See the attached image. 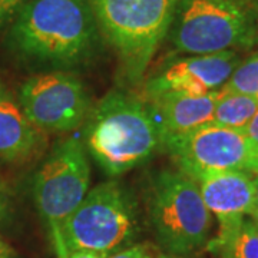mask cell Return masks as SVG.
<instances>
[{
	"instance_id": "1",
	"label": "cell",
	"mask_w": 258,
	"mask_h": 258,
	"mask_svg": "<svg viewBox=\"0 0 258 258\" xmlns=\"http://www.w3.org/2000/svg\"><path fill=\"white\" fill-rule=\"evenodd\" d=\"M101 36L91 0H29L6 43L26 63L68 72L96 53Z\"/></svg>"
},
{
	"instance_id": "2",
	"label": "cell",
	"mask_w": 258,
	"mask_h": 258,
	"mask_svg": "<svg viewBox=\"0 0 258 258\" xmlns=\"http://www.w3.org/2000/svg\"><path fill=\"white\" fill-rule=\"evenodd\" d=\"M85 148L112 176L145 164L161 148L147 102L123 91L106 93L86 119Z\"/></svg>"
},
{
	"instance_id": "3",
	"label": "cell",
	"mask_w": 258,
	"mask_h": 258,
	"mask_svg": "<svg viewBox=\"0 0 258 258\" xmlns=\"http://www.w3.org/2000/svg\"><path fill=\"white\" fill-rule=\"evenodd\" d=\"M169 40L184 55L248 50L258 43V0H179Z\"/></svg>"
},
{
	"instance_id": "4",
	"label": "cell",
	"mask_w": 258,
	"mask_h": 258,
	"mask_svg": "<svg viewBox=\"0 0 258 258\" xmlns=\"http://www.w3.org/2000/svg\"><path fill=\"white\" fill-rule=\"evenodd\" d=\"M101 35L111 45L131 82L142 79L169 33L179 0H91Z\"/></svg>"
},
{
	"instance_id": "5",
	"label": "cell",
	"mask_w": 258,
	"mask_h": 258,
	"mask_svg": "<svg viewBox=\"0 0 258 258\" xmlns=\"http://www.w3.org/2000/svg\"><path fill=\"white\" fill-rule=\"evenodd\" d=\"M138 232V207L132 194L119 182L108 181L86 194L60 230L52 234V241L66 251L111 254L131 245Z\"/></svg>"
},
{
	"instance_id": "6",
	"label": "cell",
	"mask_w": 258,
	"mask_h": 258,
	"mask_svg": "<svg viewBox=\"0 0 258 258\" xmlns=\"http://www.w3.org/2000/svg\"><path fill=\"white\" fill-rule=\"evenodd\" d=\"M149 221L166 254L186 257L208 244L212 215L198 184L181 169L154 176L148 201Z\"/></svg>"
},
{
	"instance_id": "7",
	"label": "cell",
	"mask_w": 258,
	"mask_h": 258,
	"mask_svg": "<svg viewBox=\"0 0 258 258\" xmlns=\"http://www.w3.org/2000/svg\"><path fill=\"white\" fill-rule=\"evenodd\" d=\"M91 184L86 148L79 139L56 142L33 178V200L50 234L60 230L66 218L79 207Z\"/></svg>"
},
{
	"instance_id": "8",
	"label": "cell",
	"mask_w": 258,
	"mask_h": 258,
	"mask_svg": "<svg viewBox=\"0 0 258 258\" xmlns=\"http://www.w3.org/2000/svg\"><path fill=\"white\" fill-rule=\"evenodd\" d=\"M18 102L28 119L46 135L79 128L92 111L83 83L66 71L29 78L19 91Z\"/></svg>"
},
{
	"instance_id": "9",
	"label": "cell",
	"mask_w": 258,
	"mask_h": 258,
	"mask_svg": "<svg viewBox=\"0 0 258 258\" xmlns=\"http://www.w3.org/2000/svg\"><path fill=\"white\" fill-rule=\"evenodd\" d=\"M161 149L172 157L178 169L195 181L217 172L248 171L254 147L244 131L210 122L166 141Z\"/></svg>"
},
{
	"instance_id": "10",
	"label": "cell",
	"mask_w": 258,
	"mask_h": 258,
	"mask_svg": "<svg viewBox=\"0 0 258 258\" xmlns=\"http://www.w3.org/2000/svg\"><path fill=\"white\" fill-rule=\"evenodd\" d=\"M241 60L240 52L235 50L179 57L148 81L147 99L168 95L201 96L215 92L227 83Z\"/></svg>"
},
{
	"instance_id": "11",
	"label": "cell",
	"mask_w": 258,
	"mask_h": 258,
	"mask_svg": "<svg viewBox=\"0 0 258 258\" xmlns=\"http://www.w3.org/2000/svg\"><path fill=\"white\" fill-rule=\"evenodd\" d=\"M211 215L218 220V232L208 241V248L221 254L230 245L254 210V175L248 171H225L195 179Z\"/></svg>"
},
{
	"instance_id": "12",
	"label": "cell",
	"mask_w": 258,
	"mask_h": 258,
	"mask_svg": "<svg viewBox=\"0 0 258 258\" xmlns=\"http://www.w3.org/2000/svg\"><path fill=\"white\" fill-rule=\"evenodd\" d=\"M221 95L222 91L218 89L201 96L168 95L147 99L148 108L158 126L161 145L212 122L214 111Z\"/></svg>"
},
{
	"instance_id": "13",
	"label": "cell",
	"mask_w": 258,
	"mask_h": 258,
	"mask_svg": "<svg viewBox=\"0 0 258 258\" xmlns=\"http://www.w3.org/2000/svg\"><path fill=\"white\" fill-rule=\"evenodd\" d=\"M45 145L46 134L28 119L19 102L0 85V168L28 164Z\"/></svg>"
},
{
	"instance_id": "14",
	"label": "cell",
	"mask_w": 258,
	"mask_h": 258,
	"mask_svg": "<svg viewBox=\"0 0 258 258\" xmlns=\"http://www.w3.org/2000/svg\"><path fill=\"white\" fill-rule=\"evenodd\" d=\"M258 111V99L242 93H225L222 91L217 102L212 123L225 128L244 131L254 113Z\"/></svg>"
},
{
	"instance_id": "15",
	"label": "cell",
	"mask_w": 258,
	"mask_h": 258,
	"mask_svg": "<svg viewBox=\"0 0 258 258\" xmlns=\"http://www.w3.org/2000/svg\"><path fill=\"white\" fill-rule=\"evenodd\" d=\"M221 91L225 93H242L258 99V52L241 60Z\"/></svg>"
},
{
	"instance_id": "16",
	"label": "cell",
	"mask_w": 258,
	"mask_h": 258,
	"mask_svg": "<svg viewBox=\"0 0 258 258\" xmlns=\"http://www.w3.org/2000/svg\"><path fill=\"white\" fill-rule=\"evenodd\" d=\"M221 258H258V227L252 220H245L241 228L222 251Z\"/></svg>"
},
{
	"instance_id": "17",
	"label": "cell",
	"mask_w": 258,
	"mask_h": 258,
	"mask_svg": "<svg viewBox=\"0 0 258 258\" xmlns=\"http://www.w3.org/2000/svg\"><path fill=\"white\" fill-rule=\"evenodd\" d=\"M159 252L149 242H137L131 244L125 248L108 254L106 258H158Z\"/></svg>"
},
{
	"instance_id": "18",
	"label": "cell",
	"mask_w": 258,
	"mask_h": 258,
	"mask_svg": "<svg viewBox=\"0 0 258 258\" xmlns=\"http://www.w3.org/2000/svg\"><path fill=\"white\" fill-rule=\"evenodd\" d=\"M29 0H0V29L9 26Z\"/></svg>"
},
{
	"instance_id": "19",
	"label": "cell",
	"mask_w": 258,
	"mask_h": 258,
	"mask_svg": "<svg viewBox=\"0 0 258 258\" xmlns=\"http://www.w3.org/2000/svg\"><path fill=\"white\" fill-rule=\"evenodd\" d=\"M57 258H106L108 254L92 252V251H66L60 244H55Z\"/></svg>"
},
{
	"instance_id": "20",
	"label": "cell",
	"mask_w": 258,
	"mask_h": 258,
	"mask_svg": "<svg viewBox=\"0 0 258 258\" xmlns=\"http://www.w3.org/2000/svg\"><path fill=\"white\" fill-rule=\"evenodd\" d=\"M244 134L248 138L249 142L252 144V147H258V111L254 113V116L244 128Z\"/></svg>"
},
{
	"instance_id": "21",
	"label": "cell",
	"mask_w": 258,
	"mask_h": 258,
	"mask_svg": "<svg viewBox=\"0 0 258 258\" xmlns=\"http://www.w3.org/2000/svg\"><path fill=\"white\" fill-rule=\"evenodd\" d=\"M10 212V200L9 192L6 186L0 182V222L5 221L9 217Z\"/></svg>"
},
{
	"instance_id": "22",
	"label": "cell",
	"mask_w": 258,
	"mask_h": 258,
	"mask_svg": "<svg viewBox=\"0 0 258 258\" xmlns=\"http://www.w3.org/2000/svg\"><path fill=\"white\" fill-rule=\"evenodd\" d=\"M248 172L252 175H258V147H254L252 149V155H251V161H249Z\"/></svg>"
},
{
	"instance_id": "23",
	"label": "cell",
	"mask_w": 258,
	"mask_h": 258,
	"mask_svg": "<svg viewBox=\"0 0 258 258\" xmlns=\"http://www.w3.org/2000/svg\"><path fill=\"white\" fill-rule=\"evenodd\" d=\"M10 255H12L10 248L3 241L0 240V258H10Z\"/></svg>"
},
{
	"instance_id": "24",
	"label": "cell",
	"mask_w": 258,
	"mask_h": 258,
	"mask_svg": "<svg viewBox=\"0 0 258 258\" xmlns=\"http://www.w3.org/2000/svg\"><path fill=\"white\" fill-rule=\"evenodd\" d=\"M254 188H255V197H254V210H252V212L258 211V175H254Z\"/></svg>"
},
{
	"instance_id": "25",
	"label": "cell",
	"mask_w": 258,
	"mask_h": 258,
	"mask_svg": "<svg viewBox=\"0 0 258 258\" xmlns=\"http://www.w3.org/2000/svg\"><path fill=\"white\" fill-rule=\"evenodd\" d=\"M158 258H186V257H178V255H172V254H166V252H159Z\"/></svg>"
},
{
	"instance_id": "26",
	"label": "cell",
	"mask_w": 258,
	"mask_h": 258,
	"mask_svg": "<svg viewBox=\"0 0 258 258\" xmlns=\"http://www.w3.org/2000/svg\"><path fill=\"white\" fill-rule=\"evenodd\" d=\"M251 217H252V221H254V224L258 227V211L252 212V214H251Z\"/></svg>"
}]
</instances>
